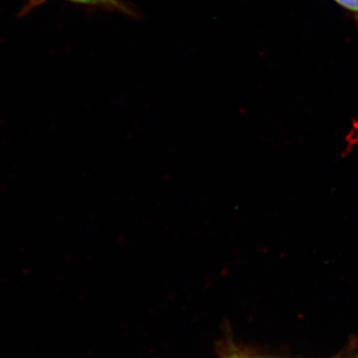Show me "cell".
Returning a JSON list of instances; mask_svg holds the SVG:
<instances>
[{"label":"cell","mask_w":358,"mask_h":358,"mask_svg":"<svg viewBox=\"0 0 358 358\" xmlns=\"http://www.w3.org/2000/svg\"><path fill=\"white\" fill-rule=\"evenodd\" d=\"M68 1L83 4V6L102 7V8L122 13H131V9L122 3L120 0H68Z\"/></svg>","instance_id":"obj_1"},{"label":"cell","mask_w":358,"mask_h":358,"mask_svg":"<svg viewBox=\"0 0 358 358\" xmlns=\"http://www.w3.org/2000/svg\"><path fill=\"white\" fill-rule=\"evenodd\" d=\"M339 6L352 13H358V0H334Z\"/></svg>","instance_id":"obj_2"},{"label":"cell","mask_w":358,"mask_h":358,"mask_svg":"<svg viewBox=\"0 0 358 358\" xmlns=\"http://www.w3.org/2000/svg\"><path fill=\"white\" fill-rule=\"evenodd\" d=\"M230 358H244L243 355H233Z\"/></svg>","instance_id":"obj_3"},{"label":"cell","mask_w":358,"mask_h":358,"mask_svg":"<svg viewBox=\"0 0 358 358\" xmlns=\"http://www.w3.org/2000/svg\"><path fill=\"white\" fill-rule=\"evenodd\" d=\"M244 358H271V357H244Z\"/></svg>","instance_id":"obj_4"}]
</instances>
